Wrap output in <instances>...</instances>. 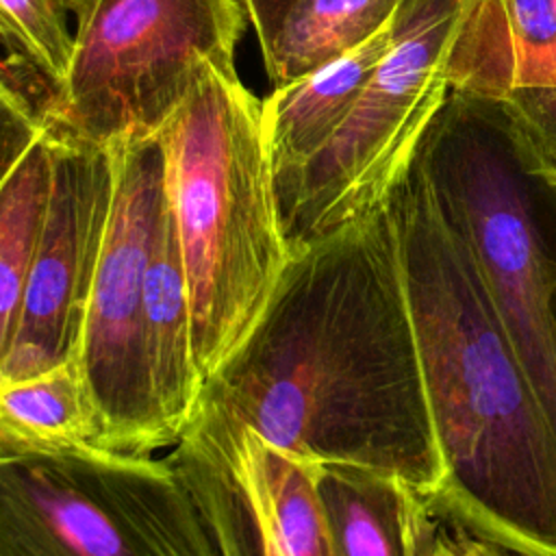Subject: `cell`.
<instances>
[{
	"mask_svg": "<svg viewBox=\"0 0 556 556\" xmlns=\"http://www.w3.org/2000/svg\"><path fill=\"white\" fill-rule=\"evenodd\" d=\"M191 419L250 428L313 463L397 476L432 504L443 465L389 202L291 250Z\"/></svg>",
	"mask_w": 556,
	"mask_h": 556,
	"instance_id": "obj_1",
	"label": "cell"
},
{
	"mask_svg": "<svg viewBox=\"0 0 556 556\" xmlns=\"http://www.w3.org/2000/svg\"><path fill=\"white\" fill-rule=\"evenodd\" d=\"M389 208L443 465L430 506L523 556H556V430L417 154Z\"/></svg>",
	"mask_w": 556,
	"mask_h": 556,
	"instance_id": "obj_2",
	"label": "cell"
},
{
	"mask_svg": "<svg viewBox=\"0 0 556 556\" xmlns=\"http://www.w3.org/2000/svg\"><path fill=\"white\" fill-rule=\"evenodd\" d=\"M161 137L189 282L193 356L206 380L252 328L291 254L263 100L237 72L208 67Z\"/></svg>",
	"mask_w": 556,
	"mask_h": 556,
	"instance_id": "obj_3",
	"label": "cell"
},
{
	"mask_svg": "<svg viewBox=\"0 0 556 556\" xmlns=\"http://www.w3.org/2000/svg\"><path fill=\"white\" fill-rule=\"evenodd\" d=\"M417 161L556 430V258L541 217L556 182L497 100L460 89H450Z\"/></svg>",
	"mask_w": 556,
	"mask_h": 556,
	"instance_id": "obj_4",
	"label": "cell"
},
{
	"mask_svg": "<svg viewBox=\"0 0 556 556\" xmlns=\"http://www.w3.org/2000/svg\"><path fill=\"white\" fill-rule=\"evenodd\" d=\"M0 556H219L174 460L0 439Z\"/></svg>",
	"mask_w": 556,
	"mask_h": 556,
	"instance_id": "obj_5",
	"label": "cell"
},
{
	"mask_svg": "<svg viewBox=\"0 0 556 556\" xmlns=\"http://www.w3.org/2000/svg\"><path fill=\"white\" fill-rule=\"evenodd\" d=\"M245 20L241 0H96L46 128L100 148L163 132L208 67L237 72Z\"/></svg>",
	"mask_w": 556,
	"mask_h": 556,
	"instance_id": "obj_6",
	"label": "cell"
},
{
	"mask_svg": "<svg viewBox=\"0 0 556 556\" xmlns=\"http://www.w3.org/2000/svg\"><path fill=\"white\" fill-rule=\"evenodd\" d=\"M467 0H402L393 41L332 139L276 180L289 252L387 206L452 89Z\"/></svg>",
	"mask_w": 556,
	"mask_h": 556,
	"instance_id": "obj_7",
	"label": "cell"
},
{
	"mask_svg": "<svg viewBox=\"0 0 556 556\" xmlns=\"http://www.w3.org/2000/svg\"><path fill=\"white\" fill-rule=\"evenodd\" d=\"M111 150L113 195L74 361L93 408L96 445L152 454L174 445L152 395L143 343L146 269L167 202L165 146L159 132Z\"/></svg>",
	"mask_w": 556,
	"mask_h": 556,
	"instance_id": "obj_8",
	"label": "cell"
},
{
	"mask_svg": "<svg viewBox=\"0 0 556 556\" xmlns=\"http://www.w3.org/2000/svg\"><path fill=\"white\" fill-rule=\"evenodd\" d=\"M172 447L219 556H337L317 463L250 428L204 419H189Z\"/></svg>",
	"mask_w": 556,
	"mask_h": 556,
	"instance_id": "obj_9",
	"label": "cell"
},
{
	"mask_svg": "<svg viewBox=\"0 0 556 556\" xmlns=\"http://www.w3.org/2000/svg\"><path fill=\"white\" fill-rule=\"evenodd\" d=\"M46 132L50 195L0 382L24 380L74 358L113 195L111 148Z\"/></svg>",
	"mask_w": 556,
	"mask_h": 556,
	"instance_id": "obj_10",
	"label": "cell"
},
{
	"mask_svg": "<svg viewBox=\"0 0 556 556\" xmlns=\"http://www.w3.org/2000/svg\"><path fill=\"white\" fill-rule=\"evenodd\" d=\"M450 80L497 100L556 182V0H467Z\"/></svg>",
	"mask_w": 556,
	"mask_h": 556,
	"instance_id": "obj_11",
	"label": "cell"
},
{
	"mask_svg": "<svg viewBox=\"0 0 556 556\" xmlns=\"http://www.w3.org/2000/svg\"><path fill=\"white\" fill-rule=\"evenodd\" d=\"M143 343L152 395L163 426L176 443L198 406L204 380L193 356L187 269L167 202L146 269Z\"/></svg>",
	"mask_w": 556,
	"mask_h": 556,
	"instance_id": "obj_12",
	"label": "cell"
},
{
	"mask_svg": "<svg viewBox=\"0 0 556 556\" xmlns=\"http://www.w3.org/2000/svg\"><path fill=\"white\" fill-rule=\"evenodd\" d=\"M393 30L395 15L361 46L293 83L276 87L263 100L265 141L274 165V180L302 167L341 128L387 54Z\"/></svg>",
	"mask_w": 556,
	"mask_h": 556,
	"instance_id": "obj_13",
	"label": "cell"
},
{
	"mask_svg": "<svg viewBox=\"0 0 556 556\" xmlns=\"http://www.w3.org/2000/svg\"><path fill=\"white\" fill-rule=\"evenodd\" d=\"M315 484L337 556H421L434 510L402 478L317 463Z\"/></svg>",
	"mask_w": 556,
	"mask_h": 556,
	"instance_id": "obj_14",
	"label": "cell"
},
{
	"mask_svg": "<svg viewBox=\"0 0 556 556\" xmlns=\"http://www.w3.org/2000/svg\"><path fill=\"white\" fill-rule=\"evenodd\" d=\"M402 0H295L263 59L271 87H282L350 52L382 30Z\"/></svg>",
	"mask_w": 556,
	"mask_h": 556,
	"instance_id": "obj_15",
	"label": "cell"
},
{
	"mask_svg": "<svg viewBox=\"0 0 556 556\" xmlns=\"http://www.w3.org/2000/svg\"><path fill=\"white\" fill-rule=\"evenodd\" d=\"M52 180L48 132L0 187V374L17 326Z\"/></svg>",
	"mask_w": 556,
	"mask_h": 556,
	"instance_id": "obj_16",
	"label": "cell"
},
{
	"mask_svg": "<svg viewBox=\"0 0 556 556\" xmlns=\"http://www.w3.org/2000/svg\"><path fill=\"white\" fill-rule=\"evenodd\" d=\"M0 439L39 445L96 443L93 408L74 358L24 380L0 382Z\"/></svg>",
	"mask_w": 556,
	"mask_h": 556,
	"instance_id": "obj_17",
	"label": "cell"
},
{
	"mask_svg": "<svg viewBox=\"0 0 556 556\" xmlns=\"http://www.w3.org/2000/svg\"><path fill=\"white\" fill-rule=\"evenodd\" d=\"M0 43L54 89L67 70L74 33L52 0H0Z\"/></svg>",
	"mask_w": 556,
	"mask_h": 556,
	"instance_id": "obj_18",
	"label": "cell"
},
{
	"mask_svg": "<svg viewBox=\"0 0 556 556\" xmlns=\"http://www.w3.org/2000/svg\"><path fill=\"white\" fill-rule=\"evenodd\" d=\"M43 132V115L0 72V187Z\"/></svg>",
	"mask_w": 556,
	"mask_h": 556,
	"instance_id": "obj_19",
	"label": "cell"
},
{
	"mask_svg": "<svg viewBox=\"0 0 556 556\" xmlns=\"http://www.w3.org/2000/svg\"><path fill=\"white\" fill-rule=\"evenodd\" d=\"M421 556H523L497 543H491L454 523H439V515L428 528Z\"/></svg>",
	"mask_w": 556,
	"mask_h": 556,
	"instance_id": "obj_20",
	"label": "cell"
},
{
	"mask_svg": "<svg viewBox=\"0 0 556 556\" xmlns=\"http://www.w3.org/2000/svg\"><path fill=\"white\" fill-rule=\"evenodd\" d=\"M241 2L245 7L248 20L252 22L261 54L265 59L271 52V46L285 22V15L289 13L295 0H241Z\"/></svg>",
	"mask_w": 556,
	"mask_h": 556,
	"instance_id": "obj_21",
	"label": "cell"
},
{
	"mask_svg": "<svg viewBox=\"0 0 556 556\" xmlns=\"http://www.w3.org/2000/svg\"><path fill=\"white\" fill-rule=\"evenodd\" d=\"M52 2L59 4L67 15H72L76 20V24H78L89 13V9H91V4L96 0H52Z\"/></svg>",
	"mask_w": 556,
	"mask_h": 556,
	"instance_id": "obj_22",
	"label": "cell"
}]
</instances>
